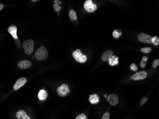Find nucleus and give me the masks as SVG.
<instances>
[{
    "label": "nucleus",
    "instance_id": "nucleus-1",
    "mask_svg": "<svg viewBox=\"0 0 159 119\" xmlns=\"http://www.w3.org/2000/svg\"><path fill=\"white\" fill-rule=\"evenodd\" d=\"M48 56V51L45 47L44 46H41L38 49L35 53L36 58L40 61L45 60L47 58Z\"/></svg>",
    "mask_w": 159,
    "mask_h": 119
},
{
    "label": "nucleus",
    "instance_id": "nucleus-2",
    "mask_svg": "<svg viewBox=\"0 0 159 119\" xmlns=\"http://www.w3.org/2000/svg\"><path fill=\"white\" fill-rule=\"evenodd\" d=\"M34 46V42L32 39H28L23 43V48L25 50V53L27 55H30L33 53Z\"/></svg>",
    "mask_w": 159,
    "mask_h": 119
},
{
    "label": "nucleus",
    "instance_id": "nucleus-3",
    "mask_svg": "<svg viewBox=\"0 0 159 119\" xmlns=\"http://www.w3.org/2000/svg\"><path fill=\"white\" fill-rule=\"evenodd\" d=\"M73 56L77 61L80 63H85L87 59V56L81 53V50L79 49H77L73 51Z\"/></svg>",
    "mask_w": 159,
    "mask_h": 119
},
{
    "label": "nucleus",
    "instance_id": "nucleus-4",
    "mask_svg": "<svg viewBox=\"0 0 159 119\" xmlns=\"http://www.w3.org/2000/svg\"><path fill=\"white\" fill-rule=\"evenodd\" d=\"M70 91L69 88L68 86L66 84H63L61 86L58 87L57 89V93L60 96H66L70 94Z\"/></svg>",
    "mask_w": 159,
    "mask_h": 119
},
{
    "label": "nucleus",
    "instance_id": "nucleus-5",
    "mask_svg": "<svg viewBox=\"0 0 159 119\" xmlns=\"http://www.w3.org/2000/svg\"><path fill=\"white\" fill-rule=\"evenodd\" d=\"M83 7L88 13H93L97 10V6L93 3L91 0H87L84 3Z\"/></svg>",
    "mask_w": 159,
    "mask_h": 119
},
{
    "label": "nucleus",
    "instance_id": "nucleus-6",
    "mask_svg": "<svg viewBox=\"0 0 159 119\" xmlns=\"http://www.w3.org/2000/svg\"><path fill=\"white\" fill-rule=\"evenodd\" d=\"M147 77V74L146 71H140L134 74L131 77L130 79L134 81H139L144 80Z\"/></svg>",
    "mask_w": 159,
    "mask_h": 119
},
{
    "label": "nucleus",
    "instance_id": "nucleus-7",
    "mask_svg": "<svg viewBox=\"0 0 159 119\" xmlns=\"http://www.w3.org/2000/svg\"><path fill=\"white\" fill-rule=\"evenodd\" d=\"M138 39L139 41L143 43H152V37L146 33H141L138 36Z\"/></svg>",
    "mask_w": 159,
    "mask_h": 119
},
{
    "label": "nucleus",
    "instance_id": "nucleus-8",
    "mask_svg": "<svg viewBox=\"0 0 159 119\" xmlns=\"http://www.w3.org/2000/svg\"><path fill=\"white\" fill-rule=\"evenodd\" d=\"M109 104L112 106H116L119 102V98L118 96L115 94H111L107 98Z\"/></svg>",
    "mask_w": 159,
    "mask_h": 119
},
{
    "label": "nucleus",
    "instance_id": "nucleus-9",
    "mask_svg": "<svg viewBox=\"0 0 159 119\" xmlns=\"http://www.w3.org/2000/svg\"><path fill=\"white\" fill-rule=\"evenodd\" d=\"M27 82V80L24 77H21L13 85V89L15 91L18 90Z\"/></svg>",
    "mask_w": 159,
    "mask_h": 119
},
{
    "label": "nucleus",
    "instance_id": "nucleus-10",
    "mask_svg": "<svg viewBox=\"0 0 159 119\" xmlns=\"http://www.w3.org/2000/svg\"><path fill=\"white\" fill-rule=\"evenodd\" d=\"M8 32L10 33L11 35L12 36L13 38L15 39H18V36L17 35V28L14 25H11L8 29Z\"/></svg>",
    "mask_w": 159,
    "mask_h": 119
},
{
    "label": "nucleus",
    "instance_id": "nucleus-11",
    "mask_svg": "<svg viewBox=\"0 0 159 119\" xmlns=\"http://www.w3.org/2000/svg\"><path fill=\"white\" fill-rule=\"evenodd\" d=\"M32 63L28 60H23L19 61L18 63V66L20 69H27L30 67Z\"/></svg>",
    "mask_w": 159,
    "mask_h": 119
},
{
    "label": "nucleus",
    "instance_id": "nucleus-12",
    "mask_svg": "<svg viewBox=\"0 0 159 119\" xmlns=\"http://www.w3.org/2000/svg\"><path fill=\"white\" fill-rule=\"evenodd\" d=\"M112 55L113 51L111 50H107L102 54L101 56V60L104 61H108L111 58Z\"/></svg>",
    "mask_w": 159,
    "mask_h": 119
},
{
    "label": "nucleus",
    "instance_id": "nucleus-13",
    "mask_svg": "<svg viewBox=\"0 0 159 119\" xmlns=\"http://www.w3.org/2000/svg\"><path fill=\"white\" fill-rule=\"evenodd\" d=\"M89 101L91 104H98L100 101V97L96 94H91L90 95Z\"/></svg>",
    "mask_w": 159,
    "mask_h": 119
},
{
    "label": "nucleus",
    "instance_id": "nucleus-14",
    "mask_svg": "<svg viewBox=\"0 0 159 119\" xmlns=\"http://www.w3.org/2000/svg\"><path fill=\"white\" fill-rule=\"evenodd\" d=\"M16 117L17 119H30V117L23 110H20L17 112Z\"/></svg>",
    "mask_w": 159,
    "mask_h": 119
},
{
    "label": "nucleus",
    "instance_id": "nucleus-15",
    "mask_svg": "<svg viewBox=\"0 0 159 119\" xmlns=\"http://www.w3.org/2000/svg\"><path fill=\"white\" fill-rule=\"evenodd\" d=\"M118 57L113 55L111 58L109 60V64L111 66H115L119 64Z\"/></svg>",
    "mask_w": 159,
    "mask_h": 119
},
{
    "label": "nucleus",
    "instance_id": "nucleus-16",
    "mask_svg": "<svg viewBox=\"0 0 159 119\" xmlns=\"http://www.w3.org/2000/svg\"><path fill=\"white\" fill-rule=\"evenodd\" d=\"M47 96V94L46 91L44 90H40L38 94V97L39 99L41 101L45 100Z\"/></svg>",
    "mask_w": 159,
    "mask_h": 119
},
{
    "label": "nucleus",
    "instance_id": "nucleus-17",
    "mask_svg": "<svg viewBox=\"0 0 159 119\" xmlns=\"http://www.w3.org/2000/svg\"><path fill=\"white\" fill-rule=\"evenodd\" d=\"M54 3H55V4L53 5V9H54V11L56 12H60V11H61V6H60V4H61V2L60 1H54Z\"/></svg>",
    "mask_w": 159,
    "mask_h": 119
},
{
    "label": "nucleus",
    "instance_id": "nucleus-18",
    "mask_svg": "<svg viewBox=\"0 0 159 119\" xmlns=\"http://www.w3.org/2000/svg\"><path fill=\"white\" fill-rule=\"evenodd\" d=\"M69 17L71 20H76L77 19V16L75 11L71 10L69 12Z\"/></svg>",
    "mask_w": 159,
    "mask_h": 119
},
{
    "label": "nucleus",
    "instance_id": "nucleus-19",
    "mask_svg": "<svg viewBox=\"0 0 159 119\" xmlns=\"http://www.w3.org/2000/svg\"><path fill=\"white\" fill-rule=\"evenodd\" d=\"M148 57L146 56H143L142 58V61H141L140 65L141 68H144L146 65V61L148 60Z\"/></svg>",
    "mask_w": 159,
    "mask_h": 119
},
{
    "label": "nucleus",
    "instance_id": "nucleus-20",
    "mask_svg": "<svg viewBox=\"0 0 159 119\" xmlns=\"http://www.w3.org/2000/svg\"><path fill=\"white\" fill-rule=\"evenodd\" d=\"M152 43L154 45L158 46L159 45V38L158 36H154L152 37Z\"/></svg>",
    "mask_w": 159,
    "mask_h": 119
},
{
    "label": "nucleus",
    "instance_id": "nucleus-21",
    "mask_svg": "<svg viewBox=\"0 0 159 119\" xmlns=\"http://www.w3.org/2000/svg\"><path fill=\"white\" fill-rule=\"evenodd\" d=\"M122 33H121V32H119V30H114L112 33V35L114 36V38H118L121 35Z\"/></svg>",
    "mask_w": 159,
    "mask_h": 119
},
{
    "label": "nucleus",
    "instance_id": "nucleus-22",
    "mask_svg": "<svg viewBox=\"0 0 159 119\" xmlns=\"http://www.w3.org/2000/svg\"><path fill=\"white\" fill-rule=\"evenodd\" d=\"M152 51V49L150 47H145V48H143L141 49V51L142 53H149L151 52Z\"/></svg>",
    "mask_w": 159,
    "mask_h": 119
},
{
    "label": "nucleus",
    "instance_id": "nucleus-23",
    "mask_svg": "<svg viewBox=\"0 0 159 119\" xmlns=\"http://www.w3.org/2000/svg\"><path fill=\"white\" fill-rule=\"evenodd\" d=\"M75 119H87V117L84 113H81L79 114L76 117Z\"/></svg>",
    "mask_w": 159,
    "mask_h": 119
},
{
    "label": "nucleus",
    "instance_id": "nucleus-24",
    "mask_svg": "<svg viewBox=\"0 0 159 119\" xmlns=\"http://www.w3.org/2000/svg\"><path fill=\"white\" fill-rule=\"evenodd\" d=\"M159 59H155L153 61L152 63V67L153 68H156L157 66L159 65Z\"/></svg>",
    "mask_w": 159,
    "mask_h": 119
},
{
    "label": "nucleus",
    "instance_id": "nucleus-25",
    "mask_svg": "<svg viewBox=\"0 0 159 119\" xmlns=\"http://www.w3.org/2000/svg\"><path fill=\"white\" fill-rule=\"evenodd\" d=\"M148 98L146 97H143L142 99H141V101H140V105H141V106H142V105H144L145 104L146 102L147 101H148Z\"/></svg>",
    "mask_w": 159,
    "mask_h": 119
},
{
    "label": "nucleus",
    "instance_id": "nucleus-26",
    "mask_svg": "<svg viewBox=\"0 0 159 119\" xmlns=\"http://www.w3.org/2000/svg\"><path fill=\"white\" fill-rule=\"evenodd\" d=\"M110 114L109 112H106L104 113L103 116L101 117V119H110Z\"/></svg>",
    "mask_w": 159,
    "mask_h": 119
},
{
    "label": "nucleus",
    "instance_id": "nucleus-27",
    "mask_svg": "<svg viewBox=\"0 0 159 119\" xmlns=\"http://www.w3.org/2000/svg\"><path fill=\"white\" fill-rule=\"evenodd\" d=\"M130 69H131V70H132V71H137L138 70V67L136 65V64H135V63H132L131 65V66H130Z\"/></svg>",
    "mask_w": 159,
    "mask_h": 119
},
{
    "label": "nucleus",
    "instance_id": "nucleus-28",
    "mask_svg": "<svg viewBox=\"0 0 159 119\" xmlns=\"http://www.w3.org/2000/svg\"><path fill=\"white\" fill-rule=\"evenodd\" d=\"M4 8V5L2 3H0V11L2 10Z\"/></svg>",
    "mask_w": 159,
    "mask_h": 119
},
{
    "label": "nucleus",
    "instance_id": "nucleus-29",
    "mask_svg": "<svg viewBox=\"0 0 159 119\" xmlns=\"http://www.w3.org/2000/svg\"><path fill=\"white\" fill-rule=\"evenodd\" d=\"M32 2H37V1H38V0H35V1H34V0H32Z\"/></svg>",
    "mask_w": 159,
    "mask_h": 119
}]
</instances>
